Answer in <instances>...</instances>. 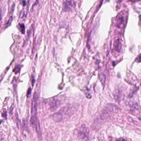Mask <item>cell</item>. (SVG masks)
I'll list each match as a JSON object with an SVG mask.
<instances>
[{"mask_svg": "<svg viewBox=\"0 0 141 141\" xmlns=\"http://www.w3.org/2000/svg\"><path fill=\"white\" fill-rule=\"evenodd\" d=\"M38 96L37 92H35L34 95L32 103L31 109V118L30 120L31 124L32 127H34L35 123L37 120V103L38 101Z\"/></svg>", "mask_w": 141, "mask_h": 141, "instance_id": "cell-1", "label": "cell"}, {"mask_svg": "<svg viewBox=\"0 0 141 141\" xmlns=\"http://www.w3.org/2000/svg\"><path fill=\"white\" fill-rule=\"evenodd\" d=\"M69 108L64 107L60 109L58 112L55 113L53 115V120L56 122L61 121L68 114Z\"/></svg>", "mask_w": 141, "mask_h": 141, "instance_id": "cell-2", "label": "cell"}, {"mask_svg": "<svg viewBox=\"0 0 141 141\" xmlns=\"http://www.w3.org/2000/svg\"><path fill=\"white\" fill-rule=\"evenodd\" d=\"M115 106L113 105H108L103 110L101 118H102V119H104V118H108L109 116L111 115L116 111L117 107L115 108Z\"/></svg>", "mask_w": 141, "mask_h": 141, "instance_id": "cell-3", "label": "cell"}, {"mask_svg": "<svg viewBox=\"0 0 141 141\" xmlns=\"http://www.w3.org/2000/svg\"><path fill=\"white\" fill-rule=\"evenodd\" d=\"M89 134V129L85 126H81L78 129V137L81 139H85L86 138H88Z\"/></svg>", "mask_w": 141, "mask_h": 141, "instance_id": "cell-4", "label": "cell"}, {"mask_svg": "<svg viewBox=\"0 0 141 141\" xmlns=\"http://www.w3.org/2000/svg\"><path fill=\"white\" fill-rule=\"evenodd\" d=\"M60 105V101L56 99H52L48 103V108L51 111H55Z\"/></svg>", "mask_w": 141, "mask_h": 141, "instance_id": "cell-5", "label": "cell"}, {"mask_svg": "<svg viewBox=\"0 0 141 141\" xmlns=\"http://www.w3.org/2000/svg\"><path fill=\"white\" fill-rule=\"evenodd\" d=\"M63 9L65 11L71 10L75 6V2L73 0H66L63 3Z\"/></svg>", "mask_w": 141, "mask_h": 141, "instance_id": "cell-6", "label": "cell"}, {"mask_svg": "<svg viewBox=\"0 0 141 141\" xmlns=\"http://www.w3.org/2000/svg\"><path fill=\"white\" fill-rule=\"evenodd\" d=\"M34 128L37 132V136L38 137V139L41 140L42 139V133L41 130V127H40V123L38 120L37 119V121L35 123V126Z\"/></svg>", "mask_w": 141, "mask_h": 141, "instance_id": "cell-7", "label": "cell"}, {"mask_svg": "<svg viewBox=\"0 0 141 141\" xmlns=\"http://www.w3.org/2000/svg\"><path fill=\"white\" fill-rule=\"evenodd\" d=\"M115 48V49L117 51H119L120 49H121V42L119 39L116 40L114 43Z\"/></svg>", "mask_w": 141, "mask_h": 141, "instance_id": "cell-8", "label": "cell"}, {"mask_svg": "<svg viewBox=\"0 0 141 141\" xmlns=\"http://www.w3.org/2000/svg\"><path fill=\"white\" fill-rule=\"evenodd\" d=\"M99 79L101 83L102 84V85H104L105 83V81H106V77L105 76V75L103 74H101L100 76Z\"/></svg>", "mask_w": 141, "mask_h": 141, "instance_id": "cell-9", "label": "cell"}, {"mask_svg": "<svg viewBox=\"0 0 141 141\" xmlns=\"http://www.w3.org/2000/svg\"><path fill=\"white\" fill-rule=\"evenodd\" d=\"M19 27L20 28V31L22 33L24 34L25 32V26L24 24L21 23L19 24Z\"/></svg>", "mask_w": 141, "mask_h": 141, "instance_id": "cell-10", "label": "cell"}, {"mask_svg": "<svg viewBox=\"0 0 141 141\" xmlns=\"http://www.w3.org/2000/svg\"><path fill=\"white\" fill-rule=\"evenodd\" d=\"M20 66H16L15 67V68H14L13 70V71L16 74L18 73L20 71Z\"/></svg>", "mask_w": 141, "mask_h": 141, "instance_id": "cell-11", "label": "cell"}, {"mask_svg": "<svg viewBox=\"0 0 141 141\" xmlns=\"http://www.w3.org/2000/svg\"><path fill=\"white\" fill-rule=\"evenodd\" d=\"M13 17H11V18L9 19L8 21H7V22L5 24V27H9V25H10V24H11V22H12V20H13Z\"/></svg>", "mask_w": 141, "mask_h": 141, "instance_id": "cell-12", "label": "cell"}, {"mask_svg": "<svg viewBox=\"0 0 141 141\" xmlns=\"http://www.w3.org/2000/svg\"><path fill=\"white\" fill-rule=\"evenodd\" d=\"M31 91H32V90L31 88H29L28 90H27V98H29L31 96Z\"/></svg>", "mask_w": 141, "mask_h": 141, "instance_id": "cell-13", "label": "cell"}, {"mask_svg": "<svg viewBox=\"0 0 141 141\" xmlns=\"http://www.w3.org/2000/svg\"><path fill=\"white\" fill-rule=\"evenodd\" d=\"M31 79H32L31 80H32V86H33L34 82H35V80H34V77H33V76H32V77H31Z\"/></svg>", "mask_w": 141, "mask_h": 141, "instance_id": "cell-14", "label": "cell"}, {"mask_svg": "<svg viewBox=\"0 0 141 141\" xmlns=\"http://www.w3.org/2000/svg\"><path fill=\"white\" fill-rule=\"evenodd\" d=\"M116 141H127L126 140L123 139V138H120L118 139H116Z\"/></svg>", "mask_w": 141, "mask_h": 141, "instance_id": "cell-15", "label": "cell"}, {"mask_svg": "<svg viewBox=\"0 0 141 141\" xmlns=\"http://www.w3.org/2000/svg\"><path fill=\"white\" fill-rule=\"evenodd\" d=\"M2 116L4 117H5V118H6V116H7V115H6V113H5V112H4V113H2Z\"/></svg>", "mask_w": 141, "mask_h": 141, "instance_id": "cell-16", "label": "cell"}, {"mask_svg": "<svg viewBox=\"0 0 141 141\" xmlns=\"http://www.w3.org/2000/svg\"><path fill=\"white\" fill-rule=\"evenodd\" d=\"M26 1H22V4H23V5H26Z\"/></svg>", "mask_w": 141, "mask_h": 141, "instance_id": "cell-17", "label": "cell"}]
</instances>
